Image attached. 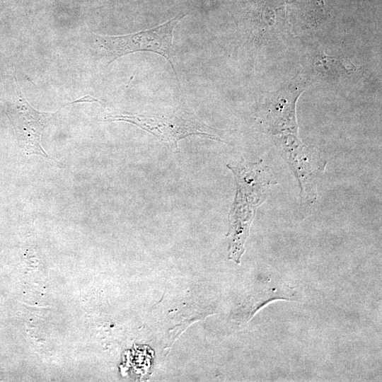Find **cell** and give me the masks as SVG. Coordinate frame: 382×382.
Instances as JSON below:
<instances>
[{"label": "cell", "mask_w": 382, "mask_h": 382, "mask_svg": "<svg viewBox=\"0 0 382 382\" xmlns=\"http://www.w3.org/2000/svg\"><path fill=\"white\" fill-rule=\"evenodd\" d=\"M187 13H180L170 20L154 28L122 35L93 34L97 47L108 66L117 59L136 52H151L165 57L172 66L180 85L175 69L176 54L173 46V33Z\"/></svg>", "instance_id": "3"}, {"label": "cell", "mask_w": 382, "mask_h": 382, "mask_svg": "<svg viewBox=\"0 0 382 382\" xmlns=\"http://www.w3.org/2000/svg\"><path fill=\"white\" fill-rule=\"evenodd\" d=\"M105 121H122L131 123L166 143L175 152L178 141L188 136L202 135L225 142L221 135L226 131L207 125L197 116L182 107L157 114H117L106 116Z\"/></svg>", "instance_id": "2"}, {"label": "cell", "mask_w": 382, "mask_h": 382, "mask_svg": "<svg viewBox=\"0 0 382 382\" xmlns=\"http://www.w3.org/2000/svg\"><path fill=\"white\" fill-rule=\"evenodd\" d=\"M90 96L62 105L54 112H45L35 110L23 96L16 103V127L21 147L29 155L38 154L50 158L42 148L41 135L45 128L63 107L77 103L98 102Z\"/></svg>", "instance_id": "5"}, {"label": "cell", "mask_w": 382, "mask_h": 382, "mask_svg": "<svg viewBox=\"0 0 382 382\" xmlns=\"http://www.w3.org/2000/svg\"><path fill=\"white\" fill-rule=\"evenodd\" d=\"M226 166L233 172L236 183L226 234L229 238L228 258L239 264L256 211L267 199L270 186L277 182L272 178L262 159L250 163L241 158L236 166Z\"/></svg>", "instance_id": "1"}, {"label": "cell", "mask_w": 382, "mask_h": 382, "mask_svg": "<svg viewBox=\"0 0 382 382\" xmlns=\"http://www.w3.org/2000/svg\"><path fill=\"white\" fill-rule=\"evenodd\" d=\"M307 82L299 74L281 89L266 93L257 117L260 131L278 139L298 134L296 104Z\"/></svg>", "instance_id": "4"}]
</instances>
